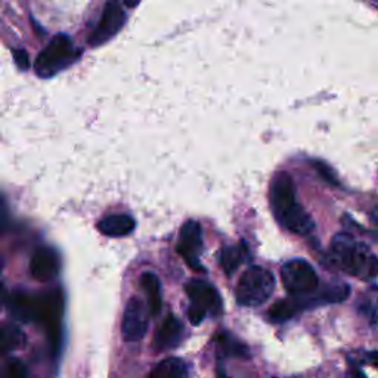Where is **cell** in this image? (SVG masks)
<instances>
[{"instance_id":"16","label":"cell","mask_w":378,"mask_h":378,"mask_svg":"<svg viewBox=\"0 0 378 378\" xmlns=\"http://www.w3.org/2000/svg\"><path fill=\"white\" fill-rule=\"evenodd\" d=\"M300 310H303V309H302V305H300L297 297L278 300V302L274 303L272 307L269 309L268 318H269V321L281 324V322L290 321V319L296 316Z\"/></svg>"},{"instance_id":"25","label":"cell","mask_w":378,"mask_h":378,"mask_svg":"<svg viewBox=\"0 0 378 378\" xmlns=\"http://www.w3.org/2000/svg\"><path fill=\"white\" fill-rule=\"evenodd\" d=\"M351 378H365V375H364V373L359 370V368L353 366L352 370H351Z\"/></svg>"},{"instance_id":"4","label":"cell","mask_w":378,"mask_h":378,"mask_svg":"<svg viewBox=\"0 0 378 378\" xmlns=\"http://www.w3.org/2000/svg\"><path fill=\"white\" fill-rule=\"evenodd\" d=\"M79 56L80 51L74 46L69 36L55 34L45 49L37 55L34 70L38 75L46 79V77H52L54 74L65 70L67 67L77 61Z\"/></svg>"},{"instance_id":"21","label":"cell","mask_w":378,"mask_h":378,"mask_svg":"<svg viewBox=\"0 0 378 378\" xmlns=\"http://www.w3.org/2000/svg\"><path fill=\"white\" fill-rule=\"evenodd\" d=\"M2 378H27V368L19 359L8 361L2 370Z\"/></svg>"},{"instance_id":"8","label":"cell","mask_w":378,"mask_h":378,"mask_svg":"<svg viewBox=\"0 0 378 378\" xmlns=\"http://www.w3.org/2000/svg\"><path fill=\"white\" fill-rule=\"evenodd\" d=\"M126 11L119 2L105 3L101 19L89 37L91 46H101L117 34L126 23Z\"/></svg>"},{"instance_id":"17","label":"cell","mask_w":378,"mask_h":378,"mask_svg":"<svg viewBox=\"0 0 378 378\" xmlns=\"http://www.w3.org/2000/svg\"><path fill=\"white\" fill-rule=\"evenodd\" d=\"M247 259V247L241 246H228L220 251V266L228 275H232L235 270L244 263Z\"/></svg>"},{"instance_id":"13","label":"cell","mask_w":378,"mask_h":378,"mask_svg":"<svg viewBox=\"0 0 378 378\" xmlns=\"http://www.w3.org/2000/svg\"><path fill=\"white\" fill-rule=\"evenodd\" d=\"M98 229L106 237H126L134 229V219L126 213L108 215L98 222Z\"/></svg>"},{"instance_id":"1","label":"cell","mask_w":378,"mask_h":378,"mask_svg":"<svg viewBox=\"0 0 378 378\" xmlns=\"http://www.w3.org/2000/svg\"><path fill=\"white\" fill-rule=\"evenodd\" d=\"M270 207L276 220L285 229L297 235H309L315 229V222L296 200V187L287 172L276 173L270 182Z\"/></svg>"},{"instance_id":"3","label":"cell","mask_w":378,"mask_h":378,"mask_svg":"<svg viewBox=\"0 0 378 378\" xmlns=\"http://www.w3.org/2000/svg\"><path fill=\"white\" fill-rule=\"evenodd\" d=\"M275 290L274 274L261 266H250L239 276L235 290L237 302L246 307H257L266 303Z\"/></svg>"},{"instance_id":"26","label":"cell","mask_w":378,"mask_h":378,"mask_svg":"<svg viewBox=\"0 0 378 378\" xmlns=\"http://www.w3.org/2000/svg\"><path fill=\"white\" fill-rule=\"evenodd\" d=\"M371 220H373V224H374V226L377 228V231H378V207L373 211V216H371Z\"/></svg>"},{"instance_id":"23","label":"cell","mask_w":378,"mask_h":378,"mask_svg":"<svg viewBox=\"0 0 378 378\" xmlns=\"http://www.w3.org/2000/svg\"><path fill=\"white\" fill-rule=\"evenodd\" d=\"M12 55L15 58V62L21 70H27L28 65H30V61H28V54L24 49H14Z\"/></svg>"},{"instance_id":"10","label":"cell","mask_w":378,"mask_h":378,"mask_svg":"<svg viewBox=\"0 0 378 378\" xmlns=\"http://www.w3.org/2000/svg\"><path fill=\"white\" fill-rule=\"evenodd\" d=\"M61 261L56 251L51 247H38L30 260L32 276L40 283H49L60 274Z\"/></svg>"},{"instance_id":"14","label":"cell","mask_w":378,"mask_h":378,"mask_svg":"<svg viewBox=\"0 0 378 378\" xmlns=\"http://www.w3.org/2000/svg\"><path fill=\"white\" fill-rule=\"evenodd\" d=\"M141 287L143 293L147 294V305L152 316L158 315L161 306H163V298H161V284L158 276L154 272H145L141 276Z\"/></svg>"},{"instance_id":"5","label":"cell","mask_w":378,"mask_h":378,"mask_svg":"<svg viewBox=\"0 0 378 378\" xmlns=\"http://www.w3.org/2000/svg\"><path fill=\"white\" fill-rule=\"evenodd\" d=\"M185 292L191 300L188 318L193 325H198L204 321L207 314L217 316L224 310V303H222L219 292L215 285H211L207 281L191 279L185 285Z\"/></svg>"},{"instance_id":"20","label":"cell","mask_w":378,"mask_h":378,"mask_svg":"<svg viewBox=\"0 0 378 378\" xmlns=\"http://www.w3.org/2000/svg\"><path fill=\"white\" fill-rule=\"evenodd\" d=\"M25 342V335L21 331V328L14 324H5L2 331H0V349L2 353H9L12 351H16L18 347H21Z\"/></svg>"},{"instance_id":"9","label":"cell","mask_w":378,"mask_h":378,"mask_svg":"<svg viewBox=\"0 0 378 378\" xmlns=\"http://www.w3.org/2000/svg\"><path fill=\"white\" fill-rule=\"evenodd\" d=\"M178 253L193 269H201L200 255L202 251V229L197 220H188L180 229Z\"/></svg>"},{"instance_id":"12","label":"cell","mask_w":378,"mask_h":378,"mask_svg":"<svg viewBox=\"0 0 378 378\" xmlns=\"http://www.w3.org/2000/svg\"><path fill=\"white\" fill-rule=\"evenodd\" d=\"M183 337V325L176 316L169 315L157 329V334L154 338V347L157 352L170 351L176 347Z\"/></svg>"},{"instance_id":"6","label":"cell","mask_w":378,"mask_h":378,"mask_svg":"<svg viewBox=\"0 0 378 378\" xmlns=\"http://www.w3.org/2000/svg\"><path fill=\"white\" fill-rule=\"evenodd\" d=\"M281 279L288 294L293 297L314 294L319 288V278L315 269L305 259H293L284 263L281 268Z\"/></svg>"},{"instance_id":"24","label":"cell","mask_w":378,"mask_h":378,"mask_svg":"<svg viewBox=\"0 0 378 378\" xmlns=\"http://www.w3.org/2000/svg\"><path fill=\"white\" fill-rule=\"evenodd\" d=\"M366 359H368V362L378 368V352H370L366 355Z\"/></svg>"},{"instance_id":"18","label":"cell","mask_w":378,"mask_h":378,"mask_svg":"<svg viewBox=\"0 0 378 378\" xmlns=\"http://www.w3.org/2000/svg\"><path fill=\"white\" fill-rule=\"evenodd\" d=\"M351 294V287L344 283H333L319 290V293L314 296L316 305L324 303H340Z\"/></svg>"},{"instance_id":"22","label":"cell","mask_w":378,"mask_h":378,"mask_svg":"<svg viewBox=\"0 0 378 378\" xmlns=\"http://www.w3.org/2000/svg\"><path fill=\"white\" fill-rule=\"evenodd\" d=\"M315 167H316V170L319 172V174H321V176H322L327 182L333 183V185H338V180H337V178H335L334 172H333L331 169H329V167L327 166V164H324V163H315Z\"/></svg>"},{"instance_id":"2","label":"cell","mask_w":378,"mask_h":378,"mask_svg":"<svg viewBox=\"0 0 378 378\" xmlns=\"http://www.w3.org/2000/svg\"><path fill=\"white\" fill-rule=\"evenodd\" d=\"M329 261L343 272L370 281L378 275V257L351 234H337L329 247Z\"/></svg>"},{"instance_id":"19","label":"cell","mask_w":378,"mask_h":378,"mask_svg":"<svg viewBox=\"0 0 378 378\" xmlns=\"http://www.w3.org/2000/svg\"><path fill=\"white\" fill-rule=\"evenodd\" d=\"M217 346L225 356H231V357H248L250 356V351L248 347L239 342L235 335H232L228 331H222L217 334Z\"/></svg>"},{"instance_id":"15","label":"cell","mask_w":378,"mask_h":378,"mask_svg":"<svg viewBox=\"0 0 378 378\" xmlns=\"http://www.w3.org/2000/svg\"><path fill=\"white\" fill-rule=\"evenodd\" d=\"M150 378H189L188 365L179 357H166L154 368Z\"/></svg>"},{"instance_id":"7","label":"cell","mask_w":378,"mask_h":378,"mask_svg":"<svg viewBox=\"0 0 378 378\" xmlns=\"http://www.w3.org/2000/svg\"><path fill=\"white\" fill-rule=\"evenodd\" d=\"M151 312L148 305H145L139 297H133L129 300L128 306L124 309L121 333L126 342H139L148 331Z\"/></svg>"},{"instance_id":"11","label":"cell","mask_w":378,"mask_h":378,"mask_svg":"<svg viewBox=\"0 0 378 378\" xmlns=\"http://www.w3.org/2000/svg\"><path fill=\"white\" fill-rule=\"evenodd\" d=\"M9 314L21 322H37L40 310V296L14 292L6 300Z\"/></svg>"}]
</instances>
